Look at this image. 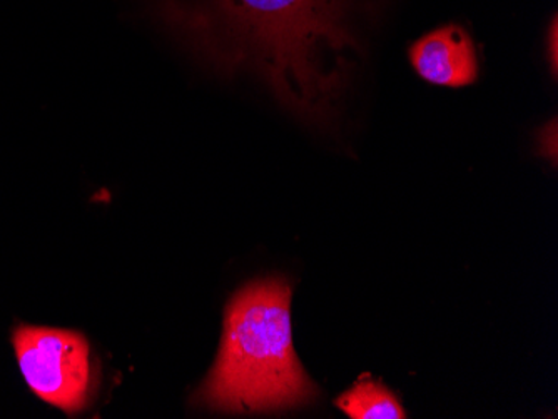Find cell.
<instances>
[{"mask_svg": "<svg viewBox=\"0 0 558 419\" xmlns=\"http://www.w3.org/2000/svg\"><path fill=\"white\" fill-rule=\"evenodd\" d=\"M291 294L283 278L253 281L234 294L226 306L218 358L194 394V406L255 415L300 408L318 398V387L294 352Z\"/></svg>", "mask_w": 558, "mask_h": 419, "instance_id": "cell-2", "label": "cell"}, {"mask_svg": "<svg viewBox=\"0 0 558 419\" xmlns=\"http://www.w3.org/2000/svg\"><path fill=\"white\" fill-rule=\"evenodd\" d=\"M410 61L426 83L465 87L478 77L472 37L460 26H445L413 44Z\"/></svg>", "mask_w": 558, "mask_h": 419, "instance_id": "cell-4", "label": "cell"}, {"mask_svg": "<svg viewBox=\"0 0 558 419\" xmlns=\"http://www.w3.org/2000/svg\"><path fill=\"white\" fill-rule=\"evenodd\" d=\"M538 149L544 158L550 159L551 164L557 165V121L555 119L548 122L538 134Z\"/></svg>", "mask_w": 558, "mask_h": 419, "instance_id": "cell-6", "label": "cell"}, {"mask_svg": "<svg viewBox=\"0 0 558 419\" xmlns=\"http://www.w3.org/2000/svg\"><path fill=\"white\" fill-rule=\"evenodd\" d=\"M385 0H153L156 15L205 61L251 69L294 114L333 121L362 64L365 24Z\"/></svg>", "mask_w": 558, "mask_h": 419, "instance_id": "cell-1", "label": "cell"}, {"mask_svg": "<svg viewBox=\"0 0 558 419\" xmlns=\"http://www.w3.org/2000/svg\"><path fill=\"white\" fill-rule=\"evenodd\" d=\"M12 344L25 383L43 402L68 415H80L90 405L97 374L84 334L19 324Z\"/></svg>", "mask_w": 558, "mask_h": 419, "instance_id": "cell-3", "label": "cell"}, {"mask_svg": "<svg viewBox=\"0 0 558 419\" xmlns=\"http://www.w3.org/2000/svg\"><path fill=\"white\" fill-rule=\"evenodd\" d=\"M337 406L351 419H404L407 411L397 394L372 378H360L359 383L341 394Z\"/></svg>", "mask_w": 558, "mask_h": 419, "instance_id": "cell-5", "label": "cell"}, {"mask_svg": "<svg viewBox=\"0 0 558 419\" xmlns=\"http://www.w3.org/2000/svg\"><path fill=\"white\" fill-rule=\"evenodd\" d=\"M550 40H548V46L551 47L550 51V61H551V71H554V74H557V37H558V30H557V19H554V24H551L550 29Z\"/></svg>", "mask_w": 558, "mask_h": 419, "instance_id": "cell-7", "label": "cell"}]
</instances>
